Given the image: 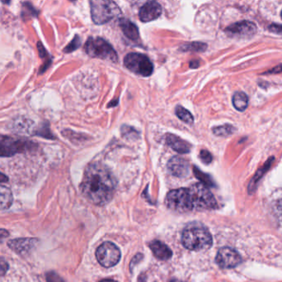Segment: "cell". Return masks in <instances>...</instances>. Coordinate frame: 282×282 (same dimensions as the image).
<instances>
[{
    "label": "cell",
    "mask_w": 282,
    "mask_h": 282,
    "mask_svg": "<svg viewBox=\"0 0 282 282\" xmlns=\"http://www.w3.org/2000/svg\"><path fill=\"white\" fill-rule=\"evenodd\" d=\"M282 72V64L279 65L277 67H274L273 69L270 70V71H266L264 73V75H266V74H278L281 73Z\"/></svg>",
    "instance_id": "30"
},
{
    "label": "cell",
    "mask_w": 282,
    "mask_h": 282,
    "mask_svg": "<svg viewBox=\"0 0 282 282\" xmlns=\"http://www.w3.org/2000/svg\"><path fill=\"white\" fill-rule=\"evenodd\" d=\"M46 280L47 282H64L63 279L54 271H50L46 274Z\"/></svg>",
    "instance_id": "27"
},
{
    "label": "cell",
    "mask_w": 282,
    "mask_h": 282,
    "mask_svg": "<svg viewBox=\"0 0 282 282\" xmlns=\"http://www.w3.org/2000/svg\"><path fill=\"white\" fill-rule=\"evenodd\" d=\"M80 45H81V40H80L79 36H76L75 38L72 40L70 43L68 44V46H66V48L64 49V51H65V52H72L74 50L79 48Z\"/></svg>",
    "instance_id": "25"
},
{
    "label": "cell",
    "mask_w": 282,
    "mask_h": 282,
    "mask_svg": "<svg viewBox=\"0 0 282 282\" xmlns=\"http://www.w3.org/2000/svg\"><path fill=\"white\" fill-rule=\"evenodd\" d=\"M121 131H122L123 136L128 138H130V135H132V137L134 138H136V136L137 137H139L138 133H137L134 129L130 128V127H122Z\"/></svg>",
    "instance_id": "26"
},
{
    "label": "cell",
    "mask_w": 282,
    "mask_h": 282,
    "mask_svg": "<svg viewBox=\"0 0 282 282\" xmlns=\"http://www.w3.org/2000/svg\"><path fill=\"white\" fill-rule=\"evenodd\" d=\"M13 194L10 188L0 186V210L7 209L13 204Z\"/></svg>",
    "instance_id": "18"
},
{
    "label": "cell",
    "mask_w": 282,
    "mask_h": 282,
    "mask_svg": "<svg viewBox=\"0 0 282 282\" xmlns=\"http://www.w3.org/2000/svg\"><path fill=\"white\" fill-rule=\"evenodd\" d=\"M120 26H121V30L124 32L125 37L134 42H139L140 40L139 30L134 23L130 22V20L123 19L120 21Z\"/></svg>",
    "instance_id": "17"
},
{
    "label": "cell",
    "mask_w": 282,
    "mask_h": 282,
    "mask_svg": "<svg viewBox=\"0 0 282 282\" xmlns=\"http://www.w3.org/2000/svg\"><path fill=\"white\" fill-rule=\"evenodd\" d=\"M200 157L201 159V161L205 163V164H209V163L212 162V159H213L212 154L209 153V151H206V150H201L200 151Z\"/></svg>",
    "instance_id": "28"
},
{
    "label": "cell",
    "mask_w": 282,
    "mask_h": 282,
    "mask_svg": "<svg viewBox=\"0 0 282 282\" xmlns=\"http://www.w3.org/2000/svg\"><path fill=\"white\" fill-rule=\"evenodd\" d=\"M9 236V232L5 230H0V239H5Z\"/></svg>",
    "instance_id": "32"
},
{
    "label": "cell",
    "mask_w": 282,
    "mask_h": 282,
    "mask_svg": "<svg viewBox=\"0 0 282 282\" xmlns=\"http://www.w3.org/2000/svg\"><path fill=\"white\" fill-rule=\"evenodd\" d=\"M281 18H282V11H281Z\"/></svg>",
    "instance_id": "37"
},
{
    "label": "cell",
    "mask_w": 282,
    "mask_h": 282,
    "mask_svg": "<svg viewBox=\"0 0 282 282\" xmlns=\"http://www.w3.org/2000/svg\"><path fill=\"white\" fill-rule=\"evenodd\" d=\"M36 239H18L11 240L9 243V246L12 250L15 251L18 253H27L34 248L36 244Z\"/></svg>",
    "instance_id": "16"
},
{
    "label": "cell",
    "mask_w": 282,
    "mask_h": 282,
    "mask_svg": "<svg viewBox=\"0 0 282 282\" xmlns=\"http://www.w3.org/2000/svg\"><path fill=\"white\" fill-rule=\"evenodd\" d=\"M8 181H9V178L5 175L3 174V173H0V183L7 182Z\"/></svg>",
    "instance_id": "33"
},
{
    "label": "cell",
    "mask_w": 282,
    "mask_h": 282,
    "mask_svg": "<svg viewBox=\"0 0 282 282\" xmlns=\"http://www.w3.org/2000/svg\"><path fill=\"white\" fill-rule=\"evenodd\" d=\"M161 14V5L159 3L151 1L146 3L139 10V18L144 23H147L160 18Z\"/></svg>",
    "instance_id": "12"
},
{
    "label": "cell",
    "mask_w": 282,
    "mask_h": 282,
    "mask_svg": "<svg viewBox=\"0 0 282 282\" xmlns=\"http://www.w3.org/2000/svg\"><path fill=\"white\" fill-rule=\"evenodd\" d=\"M182 242L188 250L202 251L209 249L213 240L212 234L204 225L191 222L182 232Z\"/></svg>",
    "instance_id": "2"
},
{
    "label": "cell",
    "mask_w": 282,
    "mask_h": 282,
    "mask_svg": "<svg viewBox=\"0 0 282 282\" xmlns=\"http://www.w3.org/2000/svg\"><path fill=\"white\" fill-rule=\"evenodd\" d=\"M121 251L114 243L110 242L103 243L96 252V257L98 262L104 267H112L118 263L121 259Z\"/></svg>",
    "instance_id": "8"
},
{
    "label": "cell",
    "mask_w": 282,
    "mask_h": 282,
    "mask_svg": "<svg viewBox=\"0 0 282 282\" xmlns=\"http://www.w3.org/2000/svg\"><path fill=\"white\" fill-rule=\"evenodd\" d=\"M175 111L176 115H177V116H178L182 121L184 122L186 124H190V125L193 124V116H192L191 112H189L187 109L183 108L182 106H178V107L176 108Z\"/></svg>",
    "instance_id": "21"
},
{
    "label": "cell",
    "mask_w": 282,
    "mask_h": 282,
    "mask_svg": "<svg viewBox=\"0 0 282 282\" xmlns=\"http://www.w3.org/2000/svg\"><path fill=\"white\" fill-rule=\"evenodd\" d=\"M85 50L92 58H100L112 62L118 60L116 50L101 37H89L85 43Z\"/></svg>",
    "instance_id": "5"
},
{
    "label": "cell",
    "mask_w": 282,
    "mask_h": 282,
    "mask_svg": "<svg viewBox=\"0 0 282 282\" xmlns=\"http://www.w3.org/2000/svg\"><path fill=\"white\" fill-rule=\"evenodd\" d=\"M191 198L192 210H204L215 209L217 206V200L209 189L203 184H195L188 188Z\"/></svg>",
    "instance_id": "4"
},
{
    "label": "cell",
    "mask_w": 282,
    "mask_h": 282,
    "mask_svg": "<svg viewBox=\"0 0 282 282\" xmlns=\"http://www.w3.org/2000/svg\"><path fill=\"white\" fill-rule=\"evenodd\" d=\"M99 282H116V281H115V280H100V281Z\"/></svg>",
    "instance_id": "35"
},
{
    "label": "cell",
    "mask_w": 282,
    "mask_h": 282,
    "mask_svg": "<svg viewBox=\"0 0 282 282\" xmlns=\"http://www.w3.org/2000/svg\"><path fill=\"white\" fill-rule=\"evenodd\" d=\"M149 246H150V248H151V251L155 255V257L158 259L166 261V260H169V258L172 257L173 252L171 251L170 248L166 244H164V243L155 240V241L151 242Z\"/></svg>",
    "instance_id": "15"
},
{
    "label": "cell",
    "mask_w": 282,
    "mask_h": 282,
    "mask_svg": "<svg viewBox=\"0 0 282 282\" xmlns=\"http://www.w3.org/2000/svg\"><path fill=\"white\" fill-rule=\"evenodd\" d=\"M91 16L94 23L98 25L104 24L121 14L118 5L113 1L94 0L90 2Z\"/></svg>",
    "instance_id": "3"
},
{
    "label": "cell",
    "mask_w": 282,
    "mask_h": 282,
    "mask_svg": "<svg viewBox=\"0 0 282 282\" xmlns=\"http://www.w3.org/2000/svg\"><path fill=\"white\" fill-rule=\"evenodd\" d=\"M207 45L202 42H191V43H186L183 46H181L182 50L187 51V50H191V51H204L206 50Z\"/></svg>",
    "instance_id": "24"
},
{
    "label": "cell",
    "mask_w": 282,
    "mask_h": 282,
    "mask_svg": "<svg viewBox=\"0 0 282 282\" xmlns=\"http://www.w3.org/2000/svg\"><path fill=\"white\" fill-rule=\"evenodd\" d=\"M166 204L169 209L179 213L191 211L192 206L188 189L180 188L171 191L167 195Z\"/></svg>",
    "instance_id": "7"
},
{
    "label": "cell",
    "mask_w": 282,
    "mask_h": 282,
    "mask_svg": "<svg viewBox=\"0 0 282 282\" xmlns=\"http://www.w3.org/2000/svg\"><path fill=\"white\" fill-rule=\"evenodd\" d=\"M124 64L133 73L145 77L151 76L154 71L152 62L146 55L140 53H130L125 55Z\"/></svg>",
    "instance_id": "6"
},
{
    "label": "cell",
    "mask_w": 282,
    "mask_h": 282,
    "mask_svg": "<svg viewBox=\"0 0 282 282\" xmlns=\"http://www.w3.org/2000/svg\"><path fill=\"white\" fill-rule=\"evenodd\" d=\"M165 140H166L167 144L169 145L172 149L177 151L178 153H189L191 151V145L176 135L169 133L165 136Z\"/></svg>",
    "instance_id": "14"
},
{
    "label": "cell",
    "mask_w": 282,
    "mask_h": 282,
    "mask_svg": "<svg viewBox=\"0 0 282 282\" xmlns=\"http://www.w3.org/2000/svg\"><path fill=\"white\" fill-rule=\"evenodd\" d=\"M9 270V264L3 257H0V276L5 275Z\"/></svg>",
    "instance_id": "29"
},
{
    "label": "cell",
    "mask_w": 282,
    "mask_h": 282,
    "mask_svg": "<svg viewBox=\"0 0 282 282\" xmlns=\"http://www.w3.org/2000/svg\"><path fill=\"white\" fill-rule=\"evenodd\" d=\"M116 187V178L106 165L95 162L87 166L80 186L87 200L96 205H104L112 200Z\"/></svg>",
    "instance_id": "1"
},
{
    "label": "cell",
    "mask_w": 282,
    "mask_h": 282,
    "mask_svg": "<svg viewBox=\"0 0 282 282\" xmlns=\"http://www.w3.org/2000/svg\"><path fill=\"white\" fill-rule=\"evenodd\" d=\"M169 282H183V281H180V280H170V281Z\"/></svg>",
    "instance_id": "36"
},
{
    "label": "cell",
    "mask_w": 282,
    "mask_h": 282,
    "mask_svg": "<svg viewBox=\"0 0 282 282\" xmlns=\"http://www.w3.org/2000/svg\"><path fill=\"white\" fill-rule=\"evenodd\" d=\"M216 260L221 268H233L241 263L242 258L235 249L226 247L218 251Z\"/></svg>",
    "instance_id": "10"
},
{
    "label": "cell",
    "mask_w": 282,
    "mask_h": 282,
    "mask_svg": "<svg viewBox=\"0 0 282 282\" xmlns=\"http://www.w3.org/2000/svg\"><path fill=\"white\" fill-rule=\"evenodd\" d=\"M273 161H274V158H273V157L269 159L268 161H266V164L256 173L255 177H253V180H252V182L249 184V187H248L249 191H250V190H253V187L256 186V184L262 178V176L266 173V172H267L269 168L271 167V165L272 164Z\"/></svg>",
    "instance_id": "20"
},
{
    "label": "cell",
    "mask_w": 282,
    "mask_h": 282,
    "mask_svg": "<svg viewBox=\"0 0 282 282\" xmlns=\"http://www.w3.org/2000/svg\"><path fill=\"white\" fill-rule=\"evenodd\" d=\"M190 67L191 68H196V67H199V62H196V61H194V62H191L190 63Z\"/></svg>",
    "instance_id": "34"
},
{
    "label": "cell",
    "mask_w": 282,
    "mask_h": 282,
    "mask_svg": "<svg viewBox=\"0 0 282 282\" xmlns=\"http://www.w3.org/2000/svg\"><path fill=\"white\" fill-rule=\"evenodd\" d=\"M233 105L237 110L244 112L248 108V97L245 93L243 92H236L233 96Z\"/></svg>",
    "instance_id": "19"
},
{
    "label": "cell",
    "mask_w": 282,
    "mask_h": 282,
    "mask_svg": "<svg viewBox=\"0 0 282 282\" xmlns=\"http://www.w3.org/2000/svg\"><path fill=\"white\" fill-rule=\"evenodd\" d=\"M226 32L230 37L248 39L256 34L257 26L250 21H240L228 27Z\"/></svg>",
    "instance_id": "9"
},
{
    "label": "cell",
    "mask_w": 282,
    "mask_h": 282,
    "mask_svg": "<svg viewBox=\"0 0 282 282\" xmlns=\"http://www.w3.org/2000/svg\"><path fill=\"white\" fill-rule=\"evenodd\" d=\"M194 174L196 176L198 180H200L201 184H203L205 186H214V183L212 181V178L202 172H200L196 166L193 167Z\"/></svg>",
    "instance_id": "23"
},
{
    "label": "cell",
    "mask_w": 282,
    "mask_h": 282,
    "mask_svg": "<svg viewBox=\"0 0 282 282\" xmlns=\"http://www.w3.org/2000/svg\"><path fill=\"white\" fill-rule=\"evenodd\" d=\"M271 30L272 32H282V26L271 25Z\"/></svg>",
    "instance_id": "31"
},
{
    "label": "cell",
    "mask_w": 282,
    "mask_h": 282,
    "mask_svg": "<svg viewBox=\"0 0 282 282\" xmlns=\"http://www.w3.org/2000/svg\"><path fill=\"white\" fill-rule=\"evenodd\" d=\"M25 142L8 136L0 135V156H12L26 149Z\"/></svg>",
    "instance_id": "11"
},
{
    "label": "cell",
    "mask_w": 282,
    "mask_h": 282,
    "mask_svg": "<svg viewBox=\"0 0 282 282\" xmlns=\"http://www.w3.org/2000/svg\"><path fill=\"white\" fill-rule=\"evenodd\" d=\"M212 131L215 135L219 136V137H227L235 133V129L232 125L226 124L222 126L216 127L212 129Z\"/></svg>",
    "instance_id": "22"
},
{
    "label": "cell",
    "mask_w": 282,
    "mask_h": 282,
    "mask_svg": "<svg viewBox=\"0 0 282 282\" xmlns=\"http://www.w3.org/2000/svg\"><path fill=\"white\" fill-rule=\"evenodd\" d=\"M168 169L174 177H187L189 174V163L180 156H174L168 162Z\"/></svg>",
    "instance_id": "13"
}]
</instances>
